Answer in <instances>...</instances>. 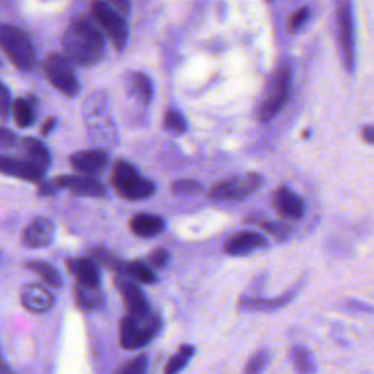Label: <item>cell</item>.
Instances as JSON below:
<instances>
[{
	"mask_svg": "<svg viewBox=\"0 0 374 374\" xmlns=\"http://www.w3.org/2000/svg\"><path fill=\"white\" fill-rule=\"evenodd\" d=\"M0 374H16V373L6 364V361L3 360L2 354H0Z\"/></svg>",
	"mask_w": 374,
	"mask_h": 374,
	"instance_id": "60d3db41",
	"label": "cell"
},
{
	"mask_svg": "<svg viewBox=\"0 0 374 374\" xmlns=\"http://www.w3.org/2000/svg\"><path fill=\"white\" fill-rule=\"evenodd\" d=\"M162 328V319L157 313L145 317L126 316L120 322V345L127 351H135L148 345Z\"/></svg>",
	"mask_w": 374,
	"mask_h": 374,
	"instance_id": "3957f363",
	"label": "cell"
},
{
	"mask_svg": "<svg viewBox=\"0 0 374 374\" xmlns=\"http://www.w3.org/2000/svg\"><path fill=\"white\" fill-rule=\"evenodd\" d=\"M64 56L79 66H94L106 52L104 38L91 24L78 21L71 24L62 37Z\"/></svg>",
	"mask_w": 374,
	"mask_h": 374,
	"instance_id": "6da1fadb",
	"label": "cell"
},
{
	"mask_svg": "<svg viewBox=\"0 0 374 374\" xmlns=\"http://www.w3.org/2000/svg\"><path fill=\"white\" fill-rule=\"evenodd\" d=\"M12 111V101H10V95L6 88L2 89L0 92V119L6 120Z\"/></svg>",
	"mask_w": 374,
	"mask_h": 374,
	"instance_id": "d590c367",
	"label": "cell"
},
{
	"mask_svg": "<svg viewBox=\"0 0 374 374\" xmlns=\"http://www.w3.org/2000/svg\"><path fill=\"white\" fill-rule=\"evenodd\" d=\"M164 126L167 130H170V132L175 134V135H182L186 132V120L185 117L180 115L178 111H168L166 117H164Z\"/></svg>",
	"mask_w": 374,
	"mask_h": 374,
	"instance_id": "4dcf8cb0",
	"label": "cell"
},
{
	"mask_svg": "<svg viewBox=\"0 0 374 374\" xmlns=\"http://www.w3.org/2000/svg\"><path fill=\"white\" fill-rule=\"evenodd\" d=\"M111 182L117 193L127 201H143L154 196L155 185L142 177L127 161H117L113 167Z\"/></svg>",
	"mask_w": 374,
	"mask_h": 374,
	"instance_id": "7a4b0ae2",
	"label": "cell"
},
{
	"mask_svg": "<svg viewBox=\"0 0 374 374\" xmlns=\"http://www.w3.org/2000/svg\"><path fill=\"white\" fill-rule=\"evenodd\" d=\"M338 31L339 43L343 48L344 63L350 72L355 66V38H354V18L350 0H343L338 8Z\"/></svg>",
	"mask_w": 374,
	"mask_h": 374,
	"instance_id": "9c48e42d",
	"label": "cell"
},
{
	"mask_svg": "<svg viewBox=\"0 0 374 374\" xmlns=\"http://www.w3.org/2000/svg\"><path fill=\"white\" fill-rule=\"evenodd\" d=\"M92 15L104 28L113 44L119 50H122L127 43V27L123 16L115 8H111L107 2H104V0H94Z\"/></svg>",
	"mask_w": 374,
	"mask_h": 374,
	"instance_id": "52a82bcc",
	"label": "cell"
},
{
	"mask_svg": "<svg viewBox=\"0 0 374 374\" xmlns=\"http://www.w3.org/2000/svg\"><path fill=\"white\" fill-rule=\"evenodd\" d=\"M308 20V10L305 8L300 9L296 12V15L292 16L291 20V27L292 28H300L303 24H305V21Z\"/></svg>",
	"mask_w": 374,
	"mask_h": 374,
	"instance_id": "74e56055",
	"label": "cell"
},
{
	"mask_svg": "<svg viewBox=\"0 0 374 374\" xmlns=\"http://www.w3.org/2000/svg\"><path fill=\"white\" fill-rule=\"evenodd\" d=\"M57 189H66L78 196L101 198L106 194V187L96 178L89 175H60L55 180Z\"/></svg>",
	"mask_w": 374,
	"mask_h": 374,
	"instance_id": "8fae6325",
	"label": "cell"
},
{
	"mask_svg": "<svg viewBox=\"0 0 374 374\" xmlns=\"http://www.w3.org/2000/svg\"><path fill=\"white\" fill-rule=\"evenodd\" d=\"M170 253L166 249H157L148 256V265L157 269H164L168 265Z\"/></svg>",
	"mask_w": 374,
	"mask_h": 374,
	"instance_id": "e575fe53",
	"label": "cell"
},
{
	"mask_svg": "<svg viewBox=\"0 0 374 374\" xmlns=\"http://www.w3.org/2000/svg\"><path fill=\"white\" fill-rule=\"evenodd\" d=\"M262 175L252 173L247 174L245 178H236V180H224L215 183L209 189L208 196L213 201H243L262 186Z\"/></svg>",
	"mask_w": 374,
	"mask_h": 374,
	"instance_id": "5b68a950",
	"label": "cell"
},
{
	"mask_svg": "<svg viewBox=\"0 0 374 374\" xmlns=\"http://www.w3.org/2000/svg\"><path fill=\"white\" fill-rule=\"evenodd\" d=\"M24 148L27 152V159L31 161L32 164H36L41 168H47L50 164V154L45 148V145L34 138L24 139Z\"/></svg>",
	"mask_w": 374,
	"mask_h": 374,
	"instance_id": "7402d4cb",
	"label": "cell"
},
{
	"mask_svg": "<svg viewBox=\"0 0 374 374\" xmlns=\"http://www.w3.org/2000/svg\"><path fill=\"white\" fill-rule=\"evenodd\" d=\"M27 268L32 272L38 273L41 276V280L48 287H53V288L62 287V276L59 275L57 269L53 265L43 262V260H29V262L27 264Z\"/></svg>",
	"mask_w": 374,
	"mask_h": 374,
	"instance_id": "d4e9b609",
	"label": "cell"
},
{
	"mask_svg": "<svg viewBox=\"0 0 374 374\" xmlns=\"http://www.w3.org/2000/svg\"><path fill=\"white\" fill-rule=\"evenodd\" d=\"M273 206L282 218L301 220L305 214V202L287 186H281L273 193Z\"/></svg>",
	"mask_w": 374,
	"mask_h": 374,
	"instance_id": "7c38bea8",
	"label": "cell"
},
{
	"mask_svg": "<svg viewBox=\"0 0 374 374\" xmlns=\"http://www.w3.org/2000/svg\"><path fill=\"white\" fill-rule=\"evenodd\" d=\"M130 87H132V91L136 94L138 99L143 103L148 104L152 99V84L148 76H145L143 73L135 72L130 73Z\"/></svg>",
	"mask_w": 374,
	"mask_h": 374,
	"instance_id": "4316f807",
	"label": "cell"
},
{
	"mask_svg": "<svg viewBox=\"0 0 374 374\" xmlns=\"http://www.w3.org/2000/svg\"><path fill=\"white\" fill-rule=\"evenodd\" d=\"M260 226H262L264 231L269 233L276 238H285L292 233V226L281 221H265L260 224Z\"/></svg>",
	"mask_w": 374,
	"mask_h": 374,
	"instance_id": "1f68e13d",
	"label": "cell"
},
{
	"mask_svg": "<svg viewBox=\"0 0 374 374\" xmlns=\"http://www.w3.org/2000/svg\"><path fill=\"white\" fill-rule=\"evenodd\" d=\"M289 87H291V69L285 64V66H282L278 71V73H276L266 100L264 101L262 107H260L259 111L260 122H269L285 107L289 95Z\"/></svg>",
	"mask_w": 374,
	"mask_h": 374,
	"instance_id": "8992f818",
	"label": "cell"
},
{
	"mask_svg": "<svg viewBox=\"0 0 374 374\" xmlns=\"http://www.w3.org/2000/svg\"><path fill=\"white\" fill-rule=\"evenodd\" d=\"M196 352L193 345H182L178 351L171 357L166 364L164 374H178L192 360V357Z\"/></svg>",
	"mask_w": 374,
	"mask_h": 374,
	"instance_id": "484cf974",
	"label": "cell"
},
{
	"mask_svg": "<svg viewBox=\"0 0 374 374\" xmlns=\"http://www.w3.org/2000/svg\"><path fill=\"white\" fill-rule=\"evenodd\" d=\"M363 136L367 142L374 143V127H366L364 132H363Z\"/></svg>",
	"mask_w": 374,
	"mask_h": 374,
	"instance_id": "b9f144b4",
	"label": "cell"
},
{
	"mask_svg": "<svg viewBox=\"0 0 374 374\" xmlns=\"http://www.w3.org/2000/svg\"><path fill=\"white\" fill-rule=\"evenodd\" d=\"M55 126H56V119H55V117H50V119H48V120L43 124V127H41V134H43V135H48V134H50L52 130L55 129Z\"/></svg>",
	"mask_w": 374,
	"mask_h": 374,
	"instance_id": "ab89813d",
	"label": "cell"
},
{
	"mask_svg": "<svg viewBox=\"0 0 374 374\" xmlns=\"http://www.w3.org/2000/svg\"><path fill=\"white\" fill-rule=\"evenodd\" d=\"M296 296V291H289L288 294L280 299H256V297H245L240 300L238 307L246 312H271L275 308L284 307Z\"/></svg>",
	"mask_w": 374,
	"mask_h": 374,
	"instance_id": "ffe728a7",
	"label": "cell"
},
{
	"mask_svg": "<svg viewBox=\"0 0 374 374\" xmlns=\"http://www.w3.org/2000/svg\"><path fill=\"white\" fill-rule=\"evenodd\" d=\"M55 237V225L47 218H37L32 221L24 231V245L31 249H40L50 245Z\"/></svg>",
	"mask_w": 374,
	"mask_h": 374,
	"instance_id": "2e32d148",
	"label": "cell"
},
{
	"mask_svg": "<svg viewBox=\"0 0 374 374\" xmlns=\"http://www.w3.org/2000/svg\"><path fill=\"white\" fill-rule=\"evenodd\" d=\"M68 268L75 275L78 284L87 287H100V272L89 257H73L68 260Z\"/></svg>",
	"mask_w": 374,
	"mask_h": 374,
	"instance_id": "ac0fdd59",
	"label": "cell"
},
{
	"mask_svg": "<svg viewBox=\"0 0 374 374\" xmlns=\"http://www.w3.org/2000/svg\"><path fill=\"white\" fill-rule=\"evenodd\" d=\"M203 190V186L196 180H177L171 186L174 194H198Z\"/></svg>",
	"mask_w": 374,
	"mask_h": 374,
	"instance_id": "d6a6232c",
	"label": "cell"
},
{
	"mask_svg": "<svg viewBox=\"0 0 374 374\" xmlns=\"http://www.w3.org/2000/svg\"><path fill=\"white\" fill-rule=\"evenodd\" d=\"M92 256L99 260V262L104 264L107 268H110L111 271L117 272L119 275H124L126 272V262H123V260L117 259L116 256H113L111 253H108L107 250H103V249H94L92 250Z\"/></svg>",
	"mask_w": 374,
	"mask_h": 374,
	"instance_id": "f546056e",
	"label": "cell"
},
{
	"mask_svg": "<svg viewBox=\"0 0 374 374\" xmlns=\"http://www.w3.org/2000/svg\"><path fill=\"white\" fill-rule=\"evenodd\" d=\"M108 162V155L101 150L79 151L71 157V166L80 174H100Z\"/></svg>",
	"mask_w": 374,
	"mask_h": 374,
	"instance_id": "9a60e30c",
	"label": "cell"
},
{
	"mask_svg": "<svg viewBox=\"0 0 374 374\" xmlns=\"http://www.w3.org/2000/svg\"><path fill=\"white\" fill-rule=\"evenodd\" d=\"M268 246V240L253 230L240 231L225 243L224 252L230 256H246L253 250Z\"/></svg>",
	"mask_w": 374,
	"mask_h": 374,
	"instance_id": "4fadbf2b",
	"label": "cell"
},
{
	"mask_svg": "<svg viewBox=\"0 0 374 374\" xmlns=\"http://www.w3.org/2000/svg\"><path fill=\"white\" fill-rule=\"evenodd\" d=\"M164 220L154 214H136L130 220V230L141 238H151L164 230Z\"/></svg>",
	"mask_w": 374,
	"mask_h": 374,
	"instance_id": "d6986e66",
	"label": "cell"
},
{
	"mask_svg": "<svg viewBox=\"0 0 374 374\" xmlns=\"http://www.w3.org/2000/svg\"><path fill=\"white\" fill-rule=\"evenodd\" d=\"M115 284L117 291L120 292L126 310L129 312L130 316L145 317L151 313L148 300H146L143 291L141 289V287H138V284L130 280L122 278V276H119Z\"/></svg>",
	"mask_w": 374,
	"mask_h": 374,
	"instance_id": "30bf717a",
	"label": "cell"
},
{
	"mask_svg": "<svg viewBox=\"0 0 374 374\" xmlns=\"http://www.w3.org/2000/svg\"><path fill=\"white\" fill-rule=\"evenodd\" d=\"M291 361L299 374H315L316 361L312 352L303 345H294L291 348Z\"/></svg>",
	"mask_w": 374,
	"mask_h": 374,
	"instance_id": "603a6c76",
	"label": "cell"
},
{
	"mask_svg": "<svg viewBox=\"0 0 374 374\" xmlns=\"http://www.w3.org/2000/svg\"><path fill=\"white\" fill-rule=\"evenodd\" d=\"M15 143H16L15 134H12L10 130L5 127H0V150L10 148V146H13Z\"/></svg>",
	"mask_w": 374,
	"mask_h": 374,
	"instance_id": "8d00e7d4",
	"label": "cell"
},
{
	"mask_svg": "<svg viewBox=\"0 0 374 374\" xmlns=\"http://www.w3.org/2000/svg\"><path fill=\"white\" fill-rule=\"evenodd\" d=\"M0 173H3L6 175H12V177L24 178V180H28V182L40 183L44 178L45 170L36 164H32V162L28 159H16V158L0 155Z\"/></svg>",
	"mask_w": 374,
	"mask_h": 374,
	"instance_id": "5bb4252c",
	"label": "cell"
},
{
	"mask_svg": "<svg viewBox=\"0 0 374 374\" xmlns=\"http://www.w3.org/2000/svg\"><path fill=\"white\" fill-rule=\"evenodd\" d=\"M75 297L80 307L95 310L103 305V294L100 287H87L82 284H78L75 287Z\"/></svg>",
	"mask_w": 374,
	"mask_h": 374,
	"instance_id": "44dd1931",
	"label": "cell"
},
{
	"mask_svg": "<svg viewBox=\"0 0 374 374\" xmlns=\"http://www.w3.org/2000/svg\"><path fill=\"white\" fill-rule=\"evenodd\" d=\"M271 363V352L266 348L256 351L245 366L243 374H262Z\"/></svg>",
	"mask_w": 374,
	"mask_h": 374,
	"instance_id": "f1b7e54d",
	"label": "cell"
},
{
	"mask_svg": "<svg viewBox=\"0 0 374 374\" xmlns=\"http://www.w3.org/2000/svg\"><path fill=\"white\" fill-rule=\"evenodd\" d=\"M5 87H3V84L2 82H0V92H2V89H3Z\"/></svg>",
	"mask_w": 374,
	"mask_h": 374,
	"instance_id": "7bdbcfd3",
	"label": "cell"
},
{
	"mask_svg": "<svg viewBox=\"0 0 374 374\" xmlns=\"http://www.w3.org/2000/svg\"><path fill=\"white\" fill-rule=\"evenodd\" d=\"M12 115L20 127H29L36 119L31 104L22 99H18L12 103Z\"/></svg>",
	"mask_w": 374,
	"mask_h": 374,
	"instance_id": "83f0119b",
	"label": "cell"
},
{
	"mask_svg": "<svg viewBox=\"0 0 374 374\" xmlns=\"http://www.w3.org/2000/svg\"><path fill=\"white\" fill-rule=\"evenodd\" d=\"M108 5L115 8L119 13L127 15L130 12V0H108Z\"/></svg>",
	"mask_w": 374,
	"mask_h": 374,
	"instance_id": "f35d334b",
	"label": "cell"
},
{
	"mask_svg": "<svg viewBox=\"0 0 374 374\" xmlns=\"http://www.w3.org/2000/svg\"><path fill=\"white\" fill-rule=\"evenodd\" d=\"M21 301L27 310L34 313H44L47 310H50V307L55 303V297L47 288L41 285L29 284L22 288Z\"/></svg>",
	"mask_w": 374,
	"mask_h": 374,
	"instance_id": "e0dca14e",
	"label": "cell"
},
{
	"mask_svg": "<svg viewBox=\"0 0 374 374\" xmlns=\"http://www.w3.org/2000/svg\"><path fill=\"white\" fill-rule=\"evenodd\" d=\"M124 275H127L130 280H134L135 282H139V284L151 285L158 281L157 275L154 273L151 266L148 264L141 262V260H134V262L126 264Z\"/></svg>",
	"mask_w": 374,
	"mask_h": 374,
	"instance_id": "cb8c5ba5",
	"label": "cell"
},
{
	"mask_svg": "<svg viewBox=\"0 0 374 374\" xmlns=\"http://www.w3.org/2000/svg\"><path fill=\"white\" fill-rule=\"evenodd\" d=\"M45 75L52 85L68 96H73L79 91L78 79L68 57L53 53L45 60Z\"/></svg>",
	"mask_w": 374,
	"mask_h": 374,
	"instance_id": "ba28073f",
	"label": "cell"
},
{
	"mask_svg": "<svg viewBox=\"0 0 374 374\" xmlns=\"http://www.w3.org/2000/svg\"><path fill=\"white\" fill-rule=\"evenodd\" d=\"M146 367H148V357L142 354L132 361L124 364L117 374H145Z\"/></svg>",
	"mask_w": 374,
	"mask_h": 374,
	"instance_id": "836d02e7",
	"label": "cell"
},
{
	"mask_svg": "<svg viewBox=\"0 0 374 374\" xmlns=\"http://www.w3.org/2000/svg\"><path fill=\"white\" fill-rule=\"evenodd\" d=\"M0 48L18 69L29 71L34 68L37 60L34 45L20 28L8 24L0 25Z\"/></svg>",
	"mask_w": 374,
	"mask_h": 374,
	"instance_id": "277c9868",
	"label": "cell"
}]
</instances>
